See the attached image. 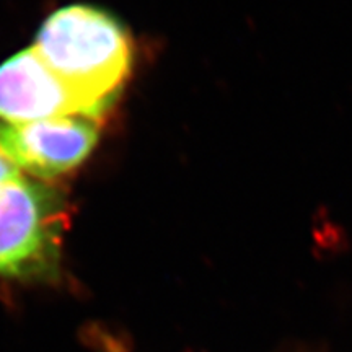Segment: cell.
Here are the masks:
<instances>
[{"instance_id": "cell-2", "label": "cell", "mask_w": 352, "mask_h": 352, "mask_svg": "<svg viewBox=\"0 0 352 352\" xmlns=\"http://www.w3.org/2000/svg\"><path fill=\"white\" fill-rule=\"evenodd\" d=\"M67 222L65 197L51 184L25 175L0 183V276L54 279Z\"/></svg>"}, {"instance_id": "cell-3", "label": "cell", "mask_w": 352, "mask_h": 352, "mask_svg": "<svg viewBox=\"0 0 352 352\" xmlns=\"http://www.w3.org/2000/svg\"><path fill=\"white\" fill-rule=\"evenodd\" d=\"M100 139V120L60 116L0 122V151L34 179L59 178L87 160Z\"/></svg>"}, {"instance_id": "cell-4", "label": "cell", "mask_w": 352, "mask_h": 352, "mask_svg": "<svg viewBox=\"0 0 352 352\" xmlns=\"http://www.w3.org/2000/svg\"><path fill=\"white\" fill-rule=\"evenodd\" d=\"M60 116L95 118L33 46L0 65V122H32Z\"/></svg>"}, {"instance_id": "cell-5", "label": "cell", "mask_w": 352, "mask_h": 352, "mask_svg": "<svg viewBox=\"0 0 352 352\" xmlns=\"http://www.w3.org/2000/svg\"><path fill=\"white\" fill-rule=\"evenodd\" d=\"M21 171L13 165V162L8 158L6 153L0 151V183L8 182V179L19 178Z\"/></svg>"}, {"instance_id": "cell-6", "label": "cell", "mask_w": 352, "mask_h": 352, "mask_svg": "<svg viewBox=\"0 0 352 352\" xmlns=\"http://www.w3.org/2000/svg\"><path fill=\"white\" fill-rule=\"evenodd\" d=\"M107 352H121V351H118L116 347H107Z\"/></svg>"}, {"instance_id": "cell-1", "label": "cell", "mask_w": 352, "mask_h": 352, "mask_svg": "<svg viewBox=\"0 0 352 352\" xmlns=\"http://www.w3.org/2000/svg\"><path fill=\"white\" fill-rule=\"evenodd\" d=\"M33 47L98 120L131 74L132 41L126 26L94 6L72 3L51 13Z\"/></svg>"}]
</instances>
